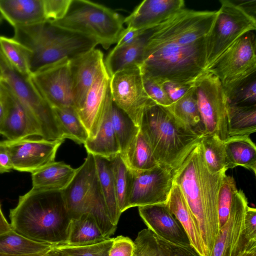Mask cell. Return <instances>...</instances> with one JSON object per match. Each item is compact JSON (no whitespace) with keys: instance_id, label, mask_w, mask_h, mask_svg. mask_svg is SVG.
Here are the masks:
<instances>
[{"instance_id":"6da1fadb","label":"cell","mask_w":256,"mask_h":256,"mask_svg":"<svg viewBox=\"0 0 256 256\" xmlns=\"http://www.w3.org/2000/svg\"><path fill=\"white\" fill-rule=\"evenodd\" d=\"M218 11L184 8L152 28L139 66L160 83L194 84L206 71V39Z\"/></svg>"},{"instance_id":"7a4b0ae2","label":"cell","mask_w":256,"mask_h":256,"mask_svg":"<svg viewBox=\"0 0 256 256\" xmlns=\"http://www.w3.org/2000/svg\"><path fill=\"white\" fill-rule=\"evenodd\" d=\"M226 172L212 174L208 171L200 142L174 172V182L194 218L206 256H210L220 230L218 196Z\"/></svg>"},{"instance_id":"3957f363","label":"cell","mask_w":256,"mask_h":256,"mask_svg":"<svg viewBox=\"0 0 256 256\" xmlns=\"http://www.w3.org/2000/svg\"><path fill=\"white\" fill-rule=\"evenodd\" d=\"M10 226L20 235L53 246L66 242L71 219L62 191L32 188L10 210Z\"/></svg>"},{"instance_id":"277c9868","label":"cell","mask_w":256,"mask_h":256,"mask_svg":"<svg viewBox=\"0 0 256 256\" xmlns=\"http://www.w3.org/2000/svg\"><path fill=\"white\" fill-rule=\"evenodd\" d=\"M140 128L158 164L173 172L202 136L182 124L166 108L156 104L146 110Z\"/></svg>"},{"instance_id":"5b68a950","label":"cell","mask_w":256,"mask_h":256,"mask_svg":"<svg viewBox=\"0 0 256 256\" xmlns=\"http://www.w3.org/2000/svg\"><path fill=\"white\" fill-rule=\"evenodd\" d=\"M14 36L29 50L31 75L66 58H75L98 44L94 39L50 21L14 28Z\"/></svg>"},{"instance_id":"8992f818","label":"cell","mask_w":256,"mask_h":256,"mask_svg":"<svg viewBox=\"0 0 256 256\" xmlns=\"http://www.w3.org/2000/svg\"><path fill=\"white\" fill-rule=\"evenodd\" d=\"M70 219L83 214L92 216L104 236L116 228L111 222L100 187L94 156L88 153L69 185L62 191Z\"/></svg>"},{"instance_id":"52a82bcc","label":"cell","mask_w":256,"mask_h":256,"mask_svg":"<svg viewBox=\"0 0 256 256\" xmlns=\"http://www.w3.org/2000/svg\"><path fill=\"white\" fill-rule=\"evenodd\" d=\"M50 22L92 38L104 49L116 44L124 29V18L120 14L103 5L87 0H72L64 18Z\"/></svg>"},{"instance_id":"ba28073f","label":"cell","mask_w":256,"mask_h":256,"mask_svg":"<svg viewBox=\"0 0 256 256\" xmlns=\"http://www.w3.org/2000/svg\"><path fill=\"white\" fill-rule=\"evenodd\" d=\"M0 80L24 105L38 126L41 138L64 140V134L54 108L39 92L30 76L16 70L6 58L0 49Z\"/></svg>"},{"instance_id":"9c48e42d","label":"cell","mask_w":256,"mask_h":256,"mask_svg":"<svg viewBox=\"0 0 256 256\" xmlns=\"http://www.w3.org/2000/svg\"><path fill=\"white\" fill-rule=\"evenodd\" d=\"M221 6L206 39V71L216 60L244 34L255 31L256 19L234 1L220 0Z\"/></svg>"},{"instance_id":"30bf717a","label":"cell","mask_w":256,"mask_h":256,"mask_svg":"<svg viewBox=\"0 0 256 256\" xmlns=\"http://www.w3.org/2000/svg\"><path fill=\"white\" fill-rule=\"evenodd\" d=\"M254 32H248L237 39L207 70L219 79L224 94L256 72Z\"/></svg>"},{"instance_id":"8fae6325","label":"cell","mask_w":256,"mask_h":256,"mask_svg":"<svg viewBox=\"0 0 256 256\" xmlns=\"http://www.w3.org/2000/svg\"><path fill=\"white\" fill-rule=\"evenodd\" d=\"M194 88L204 134L226 141L228 138V103L220 82L207 71L195 82Z\"/></svg>"},{"instance_id":"7c38bea8","label":"cell","mask_w":256,"mask_h":256,"mask_svg":"<svg viewBox=\"0 0 256 256\" xmlns=\"http://www.w3.org/2000/svg\"><path fill=\"white\" fill-rule=\"evenodd\" d=\"M110 88L114 104L140 127L146 110L156 104L146 92L139 66L114 74L110 77Z\"/></svg>"},{"instance_id":"4fadbf2b","label":"cell","mask_w":256,"mask_h":256,"mask_svg":"<svg viewBox=\"0 0 256 256\" xmlns=\"http://www.w3.org/2000/svg\"><path fill=\"white\" fill-rule=\"evenodd\" d=\"M248 206L244 193L241 190H238L228 218L220 229L210 256H242L256 248V242H250L244 231V220Z\"/></svg>"},{"instance_id":"5bb4252c","label":"cell","mask_w":256,"mask_h":256,"mask_svg":"<svg viewBox=\"0 0 256 256\" xmlns=\"http://www.w3.org/2000/svg\"><path fill=\"white\" fill-rule=\"evenodd\" d=\"M131 170L128 208L166 203L174 184L172 171L158 164L145 170Z\"/></svg>"},{"instance_id":"9a60e30c","label":"cell","mask_w":256,"mask_h":256,"mask_svg":"<svg viewBox=\"0 0 256 256\" xmlns=\"http://www.w3.org/2000/svg\"><path fill=\"white\" fill-rule=\"evenodd\" d=\"M70 60L66 58L32 74L30 78L52 108H74Z\"/></svg>"},{"instance_id":"2e32d148","label":"cell","mask_w":256,"mask_h":256,"mask_svg":"<svg viewBox=\"0 0 256 256\" xmlns=\"http://www.w3.org/2000/svg\"><path fill=\"white\" fill-rule=\"evenodd\" d=\"M64 140L26 138L4 140L12 170L33 173L54 162L58 150Z\"/></svg>"},{"instance_id":"e0dca14e","label":"cell","mask_w":256,"mask_h":256,"mask_svg":"<svg viewBox=\"0 0 256 256\" xmlns=\"http://www.w3.org/2000/svg\"><path fill=\"white\" fill-rule=\"evenodd\" d=\"M0 94L4 106V116L0 126V135L16 140L38 136L40 129L28 111L11 90L0 80Z\"/></svg>"},{"instance_id":"ac0fdd59","label":"cell","mask_w":256,"mask_h":256,"mask_svg":"<svg viewBox=\"0 0 256 256\" xmlns=\"http://www.w3.org/2000/svg\"><path fill=\"white\" fill-rule=\"evenodd\" d=\"M138 210L148 228L157 236L170 243L191 246L186 232L166 204L140 206Z\"/></svg>"},{"instance_id":"d6986e66","label":"cell","mask_w":256,"mask_h":256,"mask_svg":"<svg viewBox=\"0 0 256 256\" xmlns=\"http://www.w3.org/2000/svg\"><path fill=\"white\" fill-rule=\"evenodd\" d=\"M110 79L104 62L82 106L76 111L87 130L88 139L96 136L102 122Z\"/></svg>"},{"instance_id":"ffe728a7","label":"cell","mask_w":256,"mask_h":256,"mask_svg":"<svg viewBox=\"0 0 256 256\" xmlns=\"http://www.w3.org/2000/svg\"><path fill=\"white\" fill-rule=\"evenodd\" d=\"M104 62L103 53L96 48L70 60L73 97L76 111L82 106Z\"/></svg>"},{"instance_id":"44dd1931","label":"cell","mask_w":256,"mask_h":256,"mask_svg":"<svg viewBox=\"0 0 256 256\" xmlns=\"http://www.w3.org/2000/svg\"><path fill=\"white\" fill-rule=\"evenodd\" d=\"M184 8L183 0H144L124 18V24L130 28L150 29Z\"/></svg>"},{"instance_id":"7402d4cb","label":"cell","mask_w":256,"mask_h":256,"mask_svg":"<svg viewBox=\"0 0 256 256\" xmlns=\"http://www.w3.org/2000/svg\"><path fill=\"white\" fill-rule=\"evenodd\" d=\"M0 14L14 28L47 21L43 0H0Z\"/></svg>"},{"instance_id":"603a6c76","label":"cell","mask_w":256,"mask_h":256,"mask_svg":"<svg viewBox=\"0 0 256 256\" xmlns=\"http://www.w3.org/2000/svg\"><path fill=\"white\" fill-rule=\"evenodd\" d=\"M112 103L110 88L108 92L104 116L96 136L84 144L87 152L110 160L120 153V148L110 120Z\"/></svg>"},{"instance_id":"cb8c5ba5","label":"cell","mask_w":256,"mask_h":256,"mask_svg":"<svg viewBox=\"0 0 256 256\" xmlns=\"http://www.w3.org/2000/svg\"><path fill=\"white\" fill-rule=\"evenodd\" d=\"M152 28L146 30L133 42L118 47L114 46L111 50L104 60L110 77L123 70L140 66Z\"/></svg>"},{"instance_id":"d4e9b609","label":"cell","mask_w":256,"mask_h":256,"mask_svg":"<svg viewBox=\"0 0 256 256\" xmlns=\"http://www.w3.org/2000/svg\"><path fill=\"white\" fill-rule=\"evenodd\" d=\"M166 204L186 232L191 246L200 256H206L198 228L180 189L174 182Z\"/></svg>"},{"instance_id":"484cf974","label":"cell","mask_w":256,"mask_h":256,"mask_svg":"<svg viewBox=\"0 0 256 256\" xmlns=\"http://www.w3.org/2000/svg\"><path fill=\"white\" fill-rule=\"evenodd\" d=\"M77 168L63 162H54L32 174V188L62 191L70 183Z\"/></svg>"},{"instance_id":"4316f807","label":"cell","mask_w":256,"mask_h":256,"mask_svg":"<svg viewBox=\"0 0 256 256\" xmlns=\"http://www.w3.org/2000/svg\"><path fill=\"white\" fill-rule=\"evenodd\" d=\"M230 168H244L256 174V146L250 136L229 137L224 142Z\"/></svg>"},{"instance_id":"83f0119b","label":"cell","mask_w":256,"mask_h":256,"mask_svg":"<svg viewBox=\"0 0 256 256\" xmlns=\"http://www.w3.org/2000/svg\"><path fill=\"white\" fill-rule=\"evenodd\" d=\"M109 238L104 236L92 216L83 214L76 218L71 219L65 244L74 246H86Z\"/></svg>"},{"instance_id":"f1b7e54d","label":"cell","mask_w":256,"mask_h":256,"mask_svg":"<svg viewBox=\"0 0 256 256\" xmlns=\"http://www.w3.org/2000/svg\"><path fill=\"white\" fill-rule=\"evenodd\" d=\"M166 108L186 126L202 136L204 135L194 85L185 95Z\"/></svg>"},{"instance_id":"f546056e","label":"cell","mask_w":256,"mask_h":256,"mask_svg":"<svg viewBox=\"0 0 256 256\" xmlns=\"http://www.w3.org/2000/svg\"><path fill=\"white\" fill-rule=\"evenodd\" d=\"M100 187L112 222L117 226L120 214L119 213L110 161L102 157L94 156Z\"/></svg>"},{"instance_id":"4dcf8cb0","label":"cell","mask_w":256,"mask_h":256,"mask_svg":"<svg viewBox=\"0 0 256 256\" xmlns=\"http://www.w3.org/2000/svg\"><path fill=\"white\" fill-rule=\"evenodd\" d=\"M54 246L30 240L12 229L0 236V254L23 256L49 250Z\"/></svg>"},{"instance_id":"1f68e13d","label":"cell","mask_w":256,"mask_h":256,"mask_svg":"<svg viewBox=\"0 0 256 256\" xmlns=\"http://www.w3.org/2000/svg\"><path fill=\"white\" fill-rule=\"evenodd\" d=\"M121 156L128 168L134 171L145 170L158 165L140 129L136 138Z\"/></svg>"},{"instance_id":"d6a6232c","label":"cell","mask_w":256,"mask_h":256,"mask_svg":"<svg viewBox=\"0 0 256 256\" xmlns=\"http://www.w3.org/2000/svg\"><path fill=\"white\" fill-rule=\"evenodd\" d=\"M228 135L250 136L256 131V106H240L227 104Z\"/></svg>"},{"instance_id":"836d02e7","label":"cell","mask_w":256,"mask_h":256,"mask_svg":"<svg viewBox=\"0 0 256 256\" xmlns=\"http://www.w3.org/2000/svg\"><path fill=\"white\" fill-rule=\"evenodd\" d=\"M110 161L118 208L121 215L128 209V202L132 182V172L120 154Z\"/></svg>"},{"instance_id":"e575fe53","label":"cell","mask_w":256,"mask_h":256,"mask_svg":"<svg viewBox=\"0 0 256 256\" xmlns=\"http://www.w3.org/2000/svg\"><path fill=\"white\" fill-rule=\"evenodd\" d=\"M203 156L208 171L215 174L230 168L224 142L212 134H204L200 140Z\"/></svg>"},{"instance_id":"d590c367","label":"cell","mask_w":256,"mask_h":256,"mask_svg":"<svg viewBox=\"0 0 256 256\" xmlns=\"http://www.w3.org/2000/svg\"><path fill=\"white\" fill-rule=\"evenodd\" d=\"M110 120L120 146V154L122 155L138 135L140 127L113 101L110 110Z\"/></svg>"},{"instance_id":"8d00e7d4","label":"cell","mask_w":256,"mask_h":256,"mask_svg":"<svg viewBox=\"0 0 256 256\" xmlns=\"http://www.w3.org/2000/svg\"><path fill=\"white\" fill-rule=\"evenodd\" d=\"M0 49L8 62L20 73L30 76V52L14 38L0 35Z\"/></svg>"},{"instance_id":"74e56055","label":"cell","mask_w":256,"mask_h":256,"mask_svg":"<svg viewBox=\"0 0 256 256\" xmlns=\"http://www.w3.org/2000/svg\"><path fill=\"white\" fill-rule=\"evenodd\" d=\"M53 108L66 138L84 144L88 135L76 110L72 107Z\"/></svg>"},{"instance_id":"f35d334b","label":"cell","mask_w":256,"mask_h":256,"mask_svg":"<svg viewBox=\"0 0 256 256\" xmlns=\"http://www.w3.org/2000/svg\"><path fill=\"white\" fill-rule=\"evenodd\" d=\"M228 104L248 106H256V74L248 76L225 94Z\"/></svg>"},{"instance_id":"ab89813d","label":"cell","mask_w":256,"mask_h":256,"mask_svg":"<svg viewBox=\"0 0 256 256\" xmlns=\"http://www.w3.org/2000/svg\"><path fill=\"white\" fill-rule=\"evenodd\" d=\"M134 243L136 256H170L160 238L148 228L140 231Z\"/></svg>"},{"instance_id":"60d3db41","label":"cell","mask_w":256,"mask_h":256,"mask_svg":"<svg viewBox=\"0 0 256 256\" xmlns=\"http://www.w3.org/2000/svg\"><path fill=\"white\" fill-rule=\"evenodd\" d=\"M238 191L232 176H223L218 196V216L220 229L226 223L234 197Z\"/></svg>"},{"instance_id":"b9f144b4","label":"cell","mask_w":256,"mask_h":256,"mask_svg":"<svg viewBox=\"0 0 256 256\" xmlns=\"http://www.w3.org/2000/svg\"><path fill=\"white\" fill-rule=\"evenodd\" d=\"M114 238L92 244L74 246L66 244L55 246L70 256H108Z\"/></svg>"},{"instance_id":"7bdbcfd3","label":"cell","mask_w":256,"mask_h":256,"mask_svg":"<svg viewBox=\"0 0 256 256\" xmlns=\"http://www.w3.org/2000/svg\"><path fill=\"white\" fill-rule=\"evenodd\" d=\"M142 78L146 93L156 104L166 108L172 104L162 83L142 76Z\"/></svg>"},{"instance_id":"ee69618b","label":"cell","mask_w":256,"mask_h":256,"mask_svg":"<svg viewBox=\"0 0 256 256\" xmlns=\"http://www.w3.org/2000/svg\"><path fill=\"white\" fill-rule=\"evenodd\" d=\"M72 0H43L45 17L47 21H54L64 18Z\"/></svg>"},{"instance_id":"f6af8a7d","label":"cell","mask_w":256,"mask_h":256,"mask_svg":"<svg viewBox=\"0 0 256 256\" xmlns=\"http://www.w3.org/2000/svg\"><path fill=\"white\" fill-rule=\"evenodd\" d=\"M135 252L134 242L122 236L114 238L108 256H134Z\"/></svg>"},{"instance_id":"bcb514c9","label":"cell","mask_w":256,"mask_h":256,"mask_svg":"<svg viewBox=\"0 0 256 256\" xmlns=\"http://www.w3.org/2000/svg\"><path fill=\"white\" fill-rule=\"evenodd\" d=\"M168 96L174 102L185 95L194 84L166 81L162 83Z\"/></svg>"},{"instance_id":"7dc6e473","label":"cell","mask_w":256,"mask_h":256,"mask_svg":"<svg viewBox=\"0 0 256 256\" xmlns=\"http://www.w3.org/2000/svg\"><path fill=\"white\" fill-rule=\"evenodd\" d=\"M244 231L248 239L256 242V209L248 206L244 220Z\"/></svg>"},{"instance_id":"c3c4849f","label":"cell","mask_w":256,"mask_h":256,"mask_svg":"<svg viewBox=\"0 0 256 256\" xmlns=\"http://www.w3.org/2000/svg\"><path fill=\"white\" fill-rule=\"evenodd\" d=\"M160 238L166 247L170 256H200L192 246L177 245Z\"/></svg>"},{"instance_id":"681fc988","label":"cell","mask_w":256,"mask_h":256,"mask_svg":"<svg viewBox=\"0 0 256 256\" xmlns=\"http://www.w3.org/2000/svg\"><path fill=\"white\" fill-rule=\"evenodd\" d=\"M146 30H136L128 28H124L121 33L115 46L118 47L133 42Z\"/></svg>"},{"instance_id":"f907efd6","label":"cell","mask_w":256,"mask_h":256,"mask_svg":"<svg viewBox=\"0 0 256 256\" xmlns=\"http://www.w3.org/2000/svg\"><path fill=\"white\" fill-rule=\"evenodd\" d=\"M12 170L10 156L4 140H0V174Z\"/></svg>"},{"instance_id":"816d5d0a","label":"cell","mask_w":256,"mask_h":256,"mask_svg":"<svg viewBox=\"0 0 256 256\" xmlns=\"http://www.w3.org/2000/svg\"><path fill=\"white\" fill-rule=\"evenodd\" d=\"M240 6L246 13L256 18V1H234Z\"/></svg>"},{"instance_id":"f5cc1de1","label":"cell","mask_w":256,"mask_h":256,"mask_svg":"<svg viewBox=\"0 0 256 256\" xmlns=\"http://www.w3.org/2000/svg\"><path fill=\"white\" fill-rule=\"evenodd\" d=\"M12 229L10 224L8 222L3 214L0 204V236L9 232Z\"/></svg>"},{"instance_id":"db71d44e","label":"cell","mask_w":256,"mask_h":256,"mask_svg":"<svg viewBox=\"0 0 256 256\" xmlns=\"http://www.w3.org/2000/svg\"><path fill=\"white\" fill-rule=\"evenodd\" d=\"M46 256H70L66 252L54 246L46 254Z\"/></svg>"},{"instance_id":"11a10c76","label":"cell","mask_w":256,"mask_h":256,"mask_svg":"<svg viewBox=\"0 0 256 256\" xmlns=\"http://www.w3.org/2000/svg\"><path fill=\"white\" fill-rule=\"evenodd\" d=\"M4 116V106L2 98L0 94V126H1Z\"/></svg>"},{"instance_id":"9f6ffc18","label":"cell","mask_w":256,"mask_h":256,"mask_svg":"<svg viewBox=\"0 0 256 256\" xmlns=\"http://www.w3.org/2000/svg\"><path fill=\"white\" fill-rule=\"evenodd\" d=\"M47 252H48V251L38 253V254H28V255H23V256H12V255H8V254H0V256H46V254Z\"/></svg>"},{"instance_id":"6f0895ef","label":"cell","mask_w":256,"mask_h":256,"mask_svg":"<svg viewBox=\"0 0 256 256\" xmlns=\"http://www.w3.org/2000/svg\"><path fill=\"white\" fill-rule=\"evenodd\" d=\"M242 256H256V248L246 252Z\"/></svg>"},{"instance_id":"680465c9","label":"cell","mask_w":256,"mask_h":256,"mask_svg":"<svg viewBox=\"0 0 256 256\" xmlns=\"http://www.w3.org/2000/svg\"><path fill=\"white\" fill-rule=\"evenodd\" d=\"M4 20L1 14H0V24L2 22V20Z\"/></svg>"},{"instance_id":"91938a15","label":"cell","mask_w":256,"mask_h":256,"mask_svg":"<svg viewBox=\"0 0 256 256\" xmlns=\"http://www.w3.org/2000/svg\"><path fill=\"white\" fill-rule=\"evenodd\" d=\"M134 256H136L135 252H134Z\"/></svg>"},{"instance_id":"94428289","label":"cell","mask_w":256,"mask_h":256,"mask_svg":"<svg viewBox=\"0 0 256 256\" xmlns=\"http://www.w3.org/2000/svg\"></svg>"}]
</instances>
